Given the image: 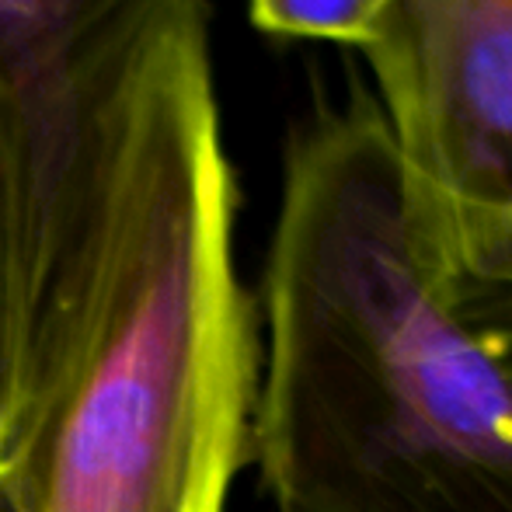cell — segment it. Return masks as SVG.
Segmentation results:
<instances>
[{
	"mask_svg": "<svg viewBox=\"0 0 512 512\" xmlns=\"http://www.w3.org/2000/svg\"><path fill=\"white\" fill-rule=\"evenodd\" d=\"M164 0H0V105H39Z\"/></svg>",
	"mask_w": 512,
	"mask_h": 512,
	"instance_id": "cell-4",
	"label": "cell"
},
{
	"mask_svg": "<svg viewBox=\"0 0 512 512\" xmlns=\"http://www.w3.org/2000/svg\"><path fill=\"white\" fill-rule=\"evenodd\" d=\"M14 136L0 512H227L258 352L206 4L164 0Z\"/></svg>",
	"mask_w": 512,
	"mask_h": 512,
	"instance_id": "cell-1",
	"label": "cell"
},
{
	"mask_svg": "<svg viewBox=\"0 0 512 512\" xmlns=\"http://www.w3.org/2000/svg\"><path fill=\"white\" fill-rule=\"evenodd\" d=\"M14 185H18V140H14V115L0 105V300H4L7 255H11Z\"/></svg>",
	"mask_w": 512,
	"mask_h": 512,
	"instance_id": "cell-7",
	"label": "cell"
},
{
	"mask_svg": "<svg viewBox=\"0 0 512 512\" xmlns=\"http://www.w3.org/2000/svg\"><path fill=\"white\" fill-rule=\"evenodd\" d=\"M363 56L429 255L512 290V0H391Z\"/></svg>",
	"mask_w": 512,
	"mask_h": 512,
	"instance_id": "cell-3",
	"label": "cell"
},
{
	"mask_svg": "<svg viewBox=\"0 0 512 512\" xmlns=\"http://www.w3.org/2000/svg\"><path fill=\"white\" fill-rule=\"evenodd\" d=\"M450 304L460 321L495 352L502 366L512 373V290L509 286L467 283V279H446Z\"/></svg>",
	"mask_w": 512,
	"mask_h": 512,
	"instance_id": "cell-6",
	"label": "cell"
},
{
	"mask_svg": "<svg viewBox=\"0 0 512 512\" xmlns=\"http://www.w3.org/2000/svg\"><path fill=\"white\" fill-rule=\"evenodd\" d=\"M391 0H248L251 21L283 39H324L363 53L377 39Z\"/></svg>",
	"mask_w": 512,
	"mask_h": 512,
	"instance_id": "cell-5",
	"label": "cell"
},
{
	"mask_svg": "<svg viewBox=\"0 0 512 512\" xmlns=\"http://www.w3.org/2000/svg\"><path fill=\"white\" fill-rule=\"evenodd\" d=\"M248 453L276 512H512V373L460 321L366 91L286 154Z\"/></svg>",
	"mask_w": 512,
	"mask_h": 512,
	"instance_id": "cell-2",
	"label": "cell"
}]
</instances>
